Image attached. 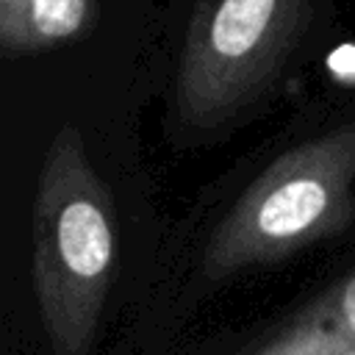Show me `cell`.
Segmentation results:
<instances>
[{
  "instance_id": "cell-3",
  "label": "cell",
  "mask_w": 355,
  "mask_h": 355,
  "mask_svg": "<svg viewBox=\"0 0 355 355\" xmlns=\"http://www.w3.org/2000/svg\"><path fill=\"white\" fill-rule=\"evenodd\" d=\"M319 0H197L180 39L169 111L180 141L227 136L288 75Z\"/></svg>"
},
{
  "instance_id": "cell-5",
  "label": "cell",
  "mask_w": 355,
  "mask_h": 355,
  "mask_svg": "<svg viewBox=\"0 0 355 355\" xmlns=\"http://www.w3.org/2000/svg\"><path fill=\"white\" fill-rule=\"evenodd\" d=\"M94 17V0H0V50L6 58H22L69 44Z\"/></svg>"
},
{
  "instance_id": "cell-2",
  "label": "cell",
  "mask_w": 355,
  "mask_h": 355,
  "mask_svg": "<svg viewBox=\"0 0 355 355\" xmlns=\"http://www.w3.org/2000/svg\"><path fill=\"white\" fill-rule=\"evenodd\" d=\"M355 222V111L277 153L208 227L197 283L280 263Z\"/></svg>"
},
{
  "instance_id": "cell-1",
  "label": "cell",
  "mask_w": 355,
  "mask_h": 355,
  "mask_svg": "<svg viewBox=\"0 0 355 355\" xmlns=\"http://www.w3.org/2000/svg\"><path fill=\"white\" fill-rule=\"evenodd\" d=\"M31 236L33 294L53 355H92L119 239L114 197L75 125H61L44 153Z\"/></svg>"
},
{
  "instance_id": "cell-6",
  "label": "cell",
  "mask_w": 355,
  "mask_h": 355,
  "mask_svg": "<svg viewBox=\"0 0 355 355\" xmlns=\"http://www.w3.org/2000/svg\"><path fill=\"white\" fill-rule=\"evenodd\" d=\"M341 355H355V347H352V349H347V352H341Z\"/></svg>"
},
{
  "instance_id": "cell-4",
  "label": "cell",
  "mask_w": 355,
  "mask_h": 355,
  "mask_svg": "<svg viewBox=\"0 0 355 355\" xmlns=\"http://www.w3.org/2000/svg\"><path fill=\"white\" fill-rule=\"evenodd\" d=\"M355 347V263L233 355H341Z\"/></svg>"
}]
</instances>
